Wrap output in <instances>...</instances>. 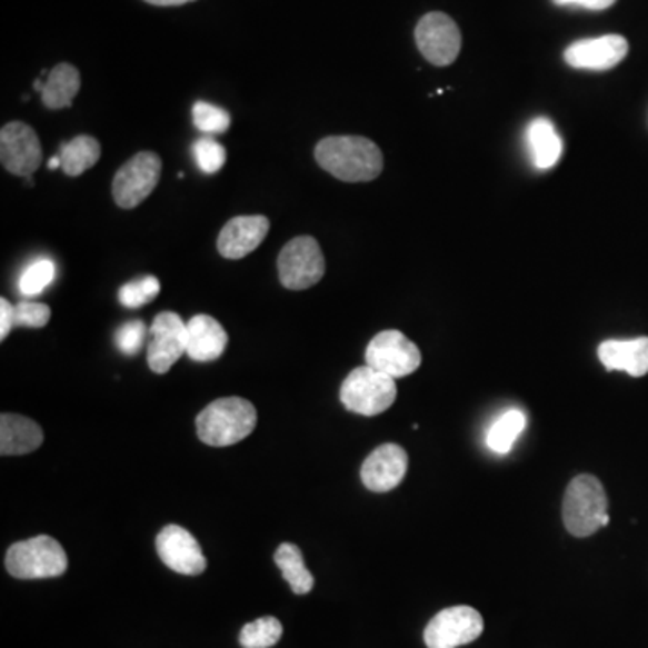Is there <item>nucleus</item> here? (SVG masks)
Wrapping results in <instances>:
<instances>
[{"instance_id":"obj_26","label":"nucleus","mask_w":648,"mask_h":648,"mask_svg":"<svg viewBox=\"0 0 648 648\" xmlns=\"http://www.w3.org/2000/svg\"><path fill=\"white\" fill-rule=\"evenodd\" d=\"M57 275V267L48 258L37 260L22 272L19 281V290L26 298H33L39 296L43 290L48 289L49 285L54 281Z\"/></svg>"},{"instance_id":"obj_11","label":"nucleus","mask_w":648,"mask_h":648,"mask_svg":"<svg viewBox=\"0 0 648 648\" xmlns=\"http://www.w3.org/2000/svg\"><path fill=\"white\" fill-rule=\"evenodd\" d=\"M42 144L29 124L13 121L0 130V161L11 176L31 177L42 165Z\"/></svg>"},{"instance_id":"obj_17","label":"nucleus","mask_w":648,"mask_h":648,"mask_svg":"<svg viewBox=\"0 0 648 648\" xmlns=\"http://www.w3.org/2000/svg\"><path fill=\"white\" fill-rule=\"evenodd\" d=\"M228 331L211 316L199 313L188 322V357L195 362H213L228 348Z\"/></svg>"},{"instance_id":"obj_19","label":"nucleus","mask_w":648,"mask_h":648,"mask_svg":"<svg viewBox=\"0 0 648 648\" xmlns=\"http://www.w3.org/2000/svg\"><path fill=\"white\" fill-rule=\"evenodd\" d=\"M43 431L37 421L20 415L0 417V455L22 456L42 446Z\"/></svg>"},{"instance_id":"obj_6","label":"nucleus","mask_w":648,"mask_h":648,"mask_svg":"<svg viewBox=\"0 0 648 648\" xmlns=\"http://www.w3.org/2000/svg\"><path fill=\"white\" fill-rule=\"evenodd\" d=\"M327 270L318 240L298 237L290 240L278 256V272L285 289L305 290L318 285Z\"/></svg>"},{"instance_id":"obj_30","label":"nucleus","mask_w":648,"mask_h":648,"mask_svg":"<svg viewBox=\"0 0 648 648\" xmlns=\"http://www.w3.org/2000/svg\"><path fill=\"white\" fill-rule=\"evenodd\" d=\"M51 319V308L34 301H20L14 305V327L43 328Z\"/></svg>"},{"instance_id":"obj_22","label":"nucleus","mask_w":648,"mask_h":648,"mask_svg":"<svg viewBox=\"0 0 648 648\" xmlns=\"http://www.w3.org/2000/svg\"><path fill=\"white\" fill-rule=\"evenodd\" d=\"M58 156L62 159V170L66 171V176L78 177L100 161V142L90 136H78L72 141L63 142Z\"/></svg>"},{"instance_id":"obj_10","label":"nucleus","mask_w":648,"mask_h":648,"mask_svg":"<svg viewBox=\"0 0 648 648\" xmlns=\"http://www.w3.org/2000/svg\"><path fill=\"white\" fill-rule=\"evenodd\" d=\"M418 49L432 66L447 67L456 62L461 51V33L449 14L432 11L421 17L415 31Z\"/></svg>"},{"instance_id":"obj_15","label":"nucleus","mask_w":648,"mask_h":648,"mask_svg":"<svg viewBox=\"0 0 648 648\" xmlns=\"http://www.w3.org/2000/svg\"><path fill=\"white\" fill-rule=\"evenodd\" d=\"M407 458L406 450L395 443L377 447L371 455L366 458L360 469L362 483L371 492H389L406 478Z\"/></svg>"},{"instance_id":"obj_32","label":"nucleus","mask_w":648,"mask_h":648,"mask_svg":"<svg viewBox=\"0 0 648 648\" xmlns=\"http://www.w3.org/2000/svg\"><path fill=\"white\" fill-rule=\"evenodd\" d=\"M554 4L562 8H582L589 11L609 10L610 6L616 4V0H554Z\"/></svg>"},{"instance_id":"obj_2","label":"nucleus","mask_w":648,"mask_h":648,"mask_svg":"<svg viewBox=\"0 0 648 648\" xmlns=\"http://www.w3.org/2000/svg\"><path fill=\"white\" fill-rule=\"evenodd\" d=\"M256 421V407L246 398H218L197 417V435L206 446H235L255 431Z\"/></svg>"},{"instance_id":"obj_3","label":"nucleus","mask_w":648,"mask_h":648,"mask_svg":"<svg viewBox=\"0 0 648 648\" xmlns=\"http://www.w3.org/2000/svg\"><path fill=\"white\" fill-rule=\"evenodd\" d=\"M562 519L572 537H591L609 526V499L600 479L582 473L572 479L564 496Z\"/></svg>"},{"instance_id":"obj_4","label":"nucleus","mask_w":648,"mask_h":648,"mask_svg":"<svg viewBox=\"0 0 648 648\" xmlns=\"http://www.w3.org/2000/svg\"><path fill=\"white\" fill-rule=\"evenodd\" d=\"M69 568L66 549L49 535L14 542L6 554V569L20 580L62 577Z\"/></svg>"},{"instance_id":"obj_29","label":"nucleus","mask_w":648,"mask_h":648,"mask_svg":"<svg viewBox=\"0 0 648 648\" xmlns=\"http://www.w3.org/2000/svg\"><path fill=\"white\" fill-rule=\"evenodd\" d=\"M195 162L206 176H213L222 170L228 161V152L220 142L211 138H200L193 144Z\"/></svg>"},{"instance_id":"obj_12","label":"nucleus","mask_w":648,"mask_h":648,"mask_svg":"<svg viewBox=\"0 0 648 648\" xmlns=\"http://www.w3.org/2000/svg\"><path fill=\"white\" fill-rule=\"evenodd\" d=\"M148 366L153 373H168L188 350V325L176 312H161L150 327Z\"/></svg>"},{"instance_id":"obj_1","label":"nucleus","mask_w":648,"mask_h":648,"mask_svg":"<svg viewBox=\"0 0 648 648\" xmlns=\"http://www.w3.org/2000/svg\"><path fill=\"white\" fill-rule=\"evenodd\" d=\"M313 156L322 170L345 182H369L382 173L380 148L371 139L360 136L321 139Z\"/></svg>"},{"instance_id":"obj_18","label":"nucleus","mask_w":648,"mask_h":648,"mask_svg":"<svg viewBox=\"0 0 648 648\" xmlns=\"http://www.w3.org/2000/svg\"><path fill=\"white\" fill-rule=\"evenodd\" d=\"M598 357L607 371H625L630 377H645L648 373V337L604 341L598 346Z\"/></svg>"},{"instance_id":"obj_25","label":"nucleus","mask_w":648,"mask_h":648,"mask_svg":"<svg viewBox=\"0 0 648 648\" xmlns=\"http://www.w3.org/2000/svg\"><path fill=\"white\" fill-rule=\"evenodd\" d=\"M281 636H283L281 621L275 616H263L240 630V645L243 648H270L280 641Z\"/></svg>"},{"instance_id":"obj_7","label":"nucleus","mask_w":648,"mask_h":648,"mask_svg":"<svg viewBox=\"0 0 648 648\" xmlns=\"http://www.w3.org/2000/svg\"><path fill=\"white\" fill-rule=\"evenodd\" d=\"M161 157L141 152L124 162L116 173L112 195L119 208L133 209L153 193L161 179Z\"/></svg>"},{"instance_id":"obj_24","label":"nucleus","mask_w":648,"mask_h":648,"mask_svg":"<svg viewBox=\"0 0 648 648\" xmlns=\"http://www.w3.org/2000/svg\"><path fill=\"white\" fill-rule=\"evenodd\" d=\"M526 429V415L519 409H510L494 421L487 435L488 449L497 455H508L517 438Z\"/></svg>"},{"instance_id":"obj_5","label":"nucleus","mask_w":648,"mask_h":648,"mask_svg":"<svg viewBox=\"0 0 648 648\" xmlns=\"http://www.w3.org/2000/svg\"><path fill=\"white\" fill-rule=\"evenodd\" d=\"M397 395V380L366 365L346 377L339 397L348 411L377 417L393 406Z\"/></svg>"},{"instance_id":"obj_31","label":"nucleus","mask_w":648,"mask_h":648,"mask_svg":"<svg viewBox=\"0 0 648 648\" xmlns=\"http://www.w3.org/2000/svg\"><path fill=\"white\" fill-rule=\"evenodd\" d=\"M147 327L142 321H128L116 331V345L119 351L127 357L138 356L144 345Z\"/></svg>"},{"instance_id":"obj_13","label":"nucleus","mask_w":648,"mask_h":648,"mask_svg":"<svg viewBox=\"0 0 648 648\" xmlns=\"http://www.w3.org/2000/svg\"><path fill=\"white\" fill-rule=\"evenodd\" d=\"M157 554L166 568L195 577L208 568L199 540L182 526L170 525L162 528L156 539Z\"/></svg>"},{"instance_id":"obj_34","label":"nucleus","mask_w":648,"mask_h":648,"mask_svg":"<svg viewBox=\"0 0 648 648\" xmlns=\"http://www.w3.org/2000/svg\"><path fill=\"white\" fill-rule=\"evenodd\" d=\"M144 2L153 6H182L193 2V0H144Z\"/></svg>"},{"instance_id":"obj_35","label":"nucleus","mask_w":648,"mask_h":648,"mask_svg":"<svg viewBox=\"0 0 648 648\" xmlns=\"http://www.w3.org/2000/svg\"><path fill=\"white\" fill-rule=\"evenodd\" d=\"M49 170H58V168H62V159L60 156L51 157V161L48 162Z\"/></svg>"},{"instance_id":"obj_33","label":"nucleus","mask_w":648,"mask_h":648,"mask_svg":"<svg viewBox=\"0 0 648 648\" xmlns=\"http://www.w3.org/2000/svg\"><path fill=\"white\" fill-rule=\"evenodd\" d=\"M14 307L8 299H0V339L4 341L6 337L10 336L13 322Z\"/></svg>"},{"instance_id":"obj_14","label":"nucleus","mask_w":648,"mask_h":648,"mask_svg":"<svg viewBox=\"0 0 648 648\" xmlns=\"http://www.w3.org/2000/svg\"><path fill=\"white\" fill-rule=\"evenodd\" d=\"M629 42L620 34H604L598 39H584L571 43L564 60L580 71H609L627 57Z\"/></svg>"},{"instance_id":"obj_20","label":"nucleus","mask_w":648,"mask_h":648,"mask_svg":"<svg viewBox=\"0 0 648 648\" xmlns=\"http://www.w3.org/2000/svg\"><path fill=\"white\" fill-rule=\"evenodd\" d=\"M528 147L531 161L539 170H549L560 161L562 156V139L555 124L548 118H535L528 124Z\"/></svg>"},{"instance_id":"obj_9","label":"nucleus","mask_w":648,"mask_h":648,"mask_svg":"<svg viewBox=\"0 0 648 648\" xmlns=\"http://www.w3.org/2000/svg\"><path fill=\"white\" fill-rule=\"evenodd\" d=\"M483 616L469 606L443 609L429 621L423 632L427 648H458L483 635Z\"/></svg>"},{"instance_id":"obj_27","label":"nucleus","mask_w":648,"mask_h":648,"mask_svg":"<svg viewBox=\"0 0 648 648\" xmlns=\"http://www.w3.org/2000/svg\"><path fill=\"white\" fill-rule=\"evenodd\" d=\"M159 292H161V283L156 276H144L119 289V303L124 308H141L153 301Z\"/></svg>"},{"instance_id":"obj_16","label":"nucleus","mask_w":648,"mask_h":648,"mask_svg":"<svg viewBox=\"0 0 648 648\" xmlns=\"http://www.w3.org/2000/svg\"><path fill=\"white\" fill-rule=\"evenodd\" d=\"M269 229V218L261 215L231 218L218 235V252L228 260H242L261 246Z\"/></svg>"},{"instance_id":"obj_23","label":"nucleus","mask_w":648,"mask_h":648,"mask_svg":"<svg viewBox=\"0 0 648 648\" xmlns=\"http://www.w3.org/2000/svg\"><path fill=\"white\" fill-rule=\"evenodd\" d=\"M275 562L296 595H308L312 591L313 575L305 566L303 554L298 546L283 542L276 549Z\"/></svg>"},{"instance_id":"obj_8","label":"nucleus","mask_w":648,"mask_h":648,"mask_svg":"<svg viewBox=\"0 0 648 648\" xmlns=\"http://www.w3.org/2000/svg\"><path fill=\"white\" fill-rule=\"evenodd\" d=\"M366 365L391 379H403L420 368L421 353L402 331L383 330L366 348Z\"/></svg>"},{"instance_id":"obj_28","label":"nucleus","mask_w":648,"mask_h":648,"mask_svg":"<svg viewBox=\"0 0 648 648\" xmlns=\"http://www.w3.org/2000/svg\"><path fill=\"white\" fill-rule=\"evenodd\" d=\"M193 123L200 132L226 133L231 127V116L222 107L208 101H197L193 104Z\"/></svg>"},{"instance_id":"obj_21","label":"nucleus","mask_w":648,"mask_h":648,"mask_svg":"<svg viewBox=\"0 0 648 648\" xmlns=\"http://www.w3.org/2000/svg\"><path fill=\"white\" fill-rule=\"evenodd\" d=\"M81 77L77 67L71 63H60L48 74V81L43 83L40 94L48 109H69L72 101L80 92Z\"/></svg>"}]
</instances>
